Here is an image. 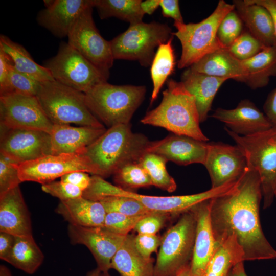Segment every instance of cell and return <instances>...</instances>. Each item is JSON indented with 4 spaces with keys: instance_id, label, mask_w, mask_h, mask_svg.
Listing matches in <instances>:
<instances>
[{
    "instance_id": "cell-32",
    "label": "cell",
    "mask_w": 276,
    "mask_h": 276,
    "mask_svg": "<svg viewBox=\"0 0 276 276\" xmlns=\"http://www.w3.org/2000/svg\"><path fill=\"white\" fill-rule=\"evenodd\" d=\"M240 262H244L241 248L233 240L226 239L219 243L202 276H228L232 267Z\"/></svg>"
},
{
    "instance_id": "cell-48",
    "label": "cell",
    "mask_w": 276,
    "mask_h": 276,
    "mask_svg": "<svg viewBox=\"0 0 276 276\" xmlns=\"http://www.w3.org/2000/svg\"><path fill=\"white\" fill-rule=\"evenodd\" d=\"M12 64L8 55L0 48V91L6 85L10 67Z\"/></svg>"
},
{
    "instance_id": "cell-23",
    "label": "cell",
    "mask_w": 276,
    "mask_h": 276,
    "mask_svg": "<svg viewBox=\"0 0 276 276\" xmlns=\"http://www.w3.org/2000/svg\"><path fill=\"white\" fill-rule=\"evenodd\" d=\"M106 130L91 126L53 125L50 133L52 154L83 153Z\"/></svg>"
},
{
    "instance_id": "cell-10",
    "label": "cell",
    "mask_w": 276,
    "mask_h": 276,
    "mask_svg": "<svg viewBox=\"0 0 276 276\" xmlns=\"http://www.w3.org/2000/svg\"><path fill=\"white\" fill-rule=\"evenodd\" d=\"M173 37L167 25L143 21L130 25L125 32L110 41L114 59L137 61L141 65H151L155 49Z\"/></svg>"
},
{
    "instance_id": "cell-3",
    "label": "cell",
    "mask_w": 276,
    "mask_h": 276,
    "mask_svg": "<svg viewBox=\"0 0 276 276\" xmlns=\"http://www.w3.org/2000/svg\"><path fill=\"white\" fill-rule=\"evenodd\" d=\"M161 102L147 112L141 120L144 124L164 128L172 133L190 136L204 142L206 137L200 127L195 99L182 83L167 80Z\"/></svg>"
},
{
    "instance_id": "cell-18",
    "label": "cell",
    "mask_w": 276,
    "mask_h": 276,
    "mask_svg": "<svg viewBox=\"0 0 276 276\" xmlns=\"http://www.w3.org/2000/svg\"><path fill=\"white\" fill-rule=\"evenodd\" d=\"M208 146L207 142L173 133L161 140L150 142L147 152L179 165L196 163L204 165Z\"/></svg>"
},
{
    "instance_id": "cell-22",
    "label": "cell",
    "mask_w": 276,
    "mask_h": 276,
    "mask_svg": "<svg viewBox=\"0 0 276 276\" xmlns=\"http://www.w3.org/2000/svg\"><path fill=\"white\" fill-rule=\"evenodd\" d=\"M0 232L33 236L30 214L19 186L0 196Z\"/></svg>"
},
{
    "instance_id": "cell-44",
    "label": "cell",
    "mask_w": 276,
    "mask_h": 276,
    "mask_svg": "<svg viewBox=\"0 0 276 276\" xmlns=\"http://www.w3.org/2000/svg\"><path fill=\"white\" fill-rule=\"evenodd\" d=\"M41 189L60 201L81 197L83 192L79 187L61 180H54L42 185Z\"/></svg>"
},
{
    "instance_id": "cell-27",
    "label": "cell",
    "mask_w": 276,
    "mask_h": 276,
    "mask_svg": "<svg viewBox=\"0 0 276 276\" xmlns=\"http://www.w3.org/2000/svg\"><path fill=\"white\" fill-rule=\"evenodd\" d=\"M191 71L205 75L243 82L244 71L241 61L227 48L210 53L193 64Z\"/></svg>"
},
{
    "instance_id": "cell-11",
    "label": "cell",
    "mask_w": 276,
    "mask_h": 276,
    "mask_svg": "<svg viewBox=\"0 0 276 276\" xmlns=\"http://www.w3.org/2000/svg\"><path fill=\"white\" fill-rule=\"evenodd\" d=\"M56 81L83 93L107 79L67 42H62L55 56L43 65Z\"/></svg>"
},
{
    "instance_id": "cell-52",
    "label": "cell",
    "mask_w": 276,
    "mask_h": 276,
    "mask_svg": "<svg viewBox=\"0 0 276 276\" xmlns=\"http://www.w3.org/2000/svg\"><path fill=\"white\" fill-rule=\"evenodd\" d=\"M160 0H146L142 1L141 8L145 14L151 15L159 6Z\"/></svg>"
},
{
    "instance_id": "cell-5",
    "label": "cell",
    "mask_w": 276,
    "mask_h": 276,
    "mask_svg": "<svg viewBox=\"0 0 276 276\" xmlns=\"http://www.w3.org/2000/svg\"><path fill=\"white\" fill-rule=\"evenodd\" d=\"M146 93L144 86L117 85L105 82L85 93V101L91 112L110 128L130 123Z\"/></svg>"
},
{
    "instance_id": "cell-9",
    "label": "cell",
    "mask_w": 276,
    "mask_h": 276,
    "mask_svg": "<svg viewBox=\"0 0 276 276\" xmlns=\"http://www.w3.org/2000/svg\"><path fill=\"white\" fill-rule=\"evenodd\" d=\"M230 137L245 154L248 166L258 173L263 209L271 206L276 189V126L249 136L239 135L225 127Z\"/></svg>"
},
{
    "instance_id": "cell-25",
    "label": "cell",
    "mask_w": 276,
    "mask_h": 276,
    "mask_svg": "<svg viewBox=\"0 0 276 276\" xmlns=\"http://www.w3.org/2000/svg\"><path fill=\"white\" fill-rule=\"evenodd\" d=\"M181 82L195 98L200 122L206 121L218 89L227 78L214 77L187 68L182 74Z\"/></svg>"
},
{
    "instance_id": "cell-21",
    "label": "cell",
    "mask_w": 276,
    "mask_h": 276,
    "mask_svg": "<svg viewBox=\"0 0 276 276\" xmlns=\"http://www.w3.org/2000/svg\"><path fill=\"white\" fill-rule=\"evenodd\" d=\"M211 200L193 208L196 229L190 270L192 276H202L205 269L219 245L213 234L210 219Z\"/></svg>"
},
{
    "instance_id": "cell-26",
    "label": "cell",
    "mask_w": 276,
    "mask_h": 276,
    "mask_svg": "<svg viewBox=\"0 0 276 276\" xmlns=\"http://www.w3.org/2000/svg\"><path fill=\"white\" fill-rule=\"evenodd\" d=\"M55 211L70 224L84 226H103L107 213L99 202L82 196L60 201Z\"/></svg>"
},
{
    "instance_id": "cell-19",
    "label": "cell",
    "mask_w": 276,
    "mask_h": 276,
    "mask_svg": "<svg viewBox=\"0 0 276 276\" xmlns=\"http://www.w3.org/2000/svg\"><path fill=\"white\" fill-rule=\"evenodd\" d=\"M45 8L36 17L39 25L58 38L68 34L82 12L93 3V0H45Z\"/></svg>"
},
{
    "instance_id": "cell-14",
    "label": "cell",
    "mask_w": 276,
    "mask_h": 276,
    "mask_svg": "<svg viewBox=\"0 0 276 276\" xmlns=\"http://www.w3.org/2000/svg\"><path fill=\"white\" fill-rule=\"evenodd\" d=\"M0 125L49 134L53 127L36 96L16 94L0 96Z\"/></svg>"
},
{
    "instance_id": "cell-15",
    "label": "cell",
    "mask_w": 276,
    "mask_h": 276,
    "mask_svg": "<svg viewBox=\"0 0 276 276\" xmlns=\"http://www.w3.org/2000/svg\"><path fill=\"white\" fill-rule=\"evenodd\" d=\"M0 154L17 164L52 154L50 134L0 125Z\"/></svg>"
},
{
    "instance_id": "cell-13",
    "label": "cell",
    "mask_w": 276,
    "mask_h": 276,
    "mask_svg": "<svg viewBox=\"0 0 276 276\" xmlns=\"http://www.w3.org/2000/svg\"><path fill=\"white\" fill-rule=\"evenodd\" d=\"M18 168L22 182L33 181L42 185L74 171L94 174L90 162L84 152L47 155L18 164Z\"/></svg>"
},
{
    "instance_id": "cell-49",
    "label": "cell",
    "mask_w": 276,
    "mask_h": 276,
    "mask_svg": "<svg viewBox=\"0 0 276 276\" xmlns=\"http://www.w3.org/2000/svg\"><path fill=\"white\" fill-rule=\"evenodd\" d=\"M263 110L272 125L276 126V88L267 96L263 105Z\"/></svg>"
},
{
    "instance_id": "cell-17",
    "label": "cell",
    "mask_w": 276,
    "mask_h": 276,
    "mask_svg": "<svg viewBox=\"0 0 276 276\" xmlns=\"http://www.w3.org/2000/svg\"><path fill=\"white\" fill-rule=\"evenodd\" d=\"M67 234L71 243L86 246L94 256L97 268L109 272L112 259L125 237L103 226L84 227L68 224Z\"/></svg>"
},
{
    "instance_id": "cell-35",
    "label": "cell",
    "mask_w": 276,
    "mask_h": 276,
    "mask_svg": "<svg viewBox=\"0 0 276 276\" xmlns=\"http://www.w3.org/2000/svg\"><path fill=\"white\" fill-rule=\"evenodd\" d=\"M167 162L159 155L147 152L139 161L149 176L152 186L171 193L176 190L177 185L167 170L166 165Z\"/></svg>"
},
{
    "instance_id": "cell-50",
    "label": "cell",
    "mask_w": 276,
    "mask_h": 276,
    "mask_svg": "<svg viewBox=\"0 0 276 276\" xmlns=\"http://www.w3.org/2000/svg\"><path fill=\"white\" fill-rule=\"evenodd\" d=\"M15 241V236L0 232V259L4 261L11 254Z\"/></svg>"
},
{
    "instance_id": "cell-43",
    "label": "cell",
    "mask_w": 276,
    "mask_h": 276,
    "mask_svg": "<svg viewBox=\"0 0 276 276\" xmlns=\"http://www.w3.org/2000/svg\"><path fill=\"white\" fill-rule=\"evenodd\" d=\"M179 216L150 212L146 214L139 221L134 230L137 234H156L172 218L178 217Z\"/></svg>"
},
{
    "instance_id": "cell-45",
    "label": "cell",
    "mask_w": 276,
    "mask_h": 276,
    "mask_svg": "<svg viewBox=\"0 0 276 276\" xmlns=\"http://www.w3.org/2000/svg\"><path fill=\"white\" fill-rule=\"evenodd\" d=\"M162 237L156 234H137L134 236L136 250L144 257L150 259L151 254L157 252L161 243Z\"/></svg>"
},
{
    "instance_id": "cell-24",
    "label": "cell",
    "mask_w": 276,
    "mask_h": 276,
    "mask_svg": "<svg viewBox=\"0 0 276 276\" xmlns=\"http://www.w3.org/2000/svg\"><path fill=\"white\" fill-rule=\"evenodd\" d=\"M235 10L248 31L265 47L276 45V34L272 16L265 7L249 0H234Z\"/></svg>"
},
{
    "instance_id": "cell-33",
    "label": "cell",
    "mask_w": 276,
    "mask_h": 276,
    "mask_svg": "<svg viewBox=\"0 0 276 276\" xmlns=\"http://www.w3.org/2000/svg\"><path fill=\"white\" fill-rule=\"evenodd\" d=\"M141 0H93L94 7L102 19L116 17L132 25L142 21L144 13Z\"/></svg>"
},
{
    "instance_id": "cell-37",
    "label": "cell",
    "mask_w": 276,
    "mask_h": 276,
    "mask_svg": "<svg viewBox=\"0 0 276 276\" xmlns=\"http://www.w3.org/2000/svg\"><path fill=\"white\" fill-rule=\"evenodd\" d=\"M41 83L18 71L12 64L7 83L5 88L0 91V96L16 94L36 97Z\"/></svg>"
},
{
    "instance_id": "cell-53",
    "label": "cell",
    "mask_w": 276,
    "mask_h": 276,
    "mask_svg": "<svg viewBox=\"0 0 276 276\" xmlns=\"http://www.w3.org/2000/svg\"><path fill=\"white\" fill-rule=\"evenodd\" d=\"M228 276H247L245 271L243 262L235 264L231 269Z\"/></svg>"
},
{
    "instance_id": "cell-55",
    "label": "cell",
    "mask_w": 276,
    "mask_h": 276,
    "mask_svg": "<svg viewBox=\"0 0 276 276\" xmlns=\"http://www.w3.org/2000/svg\"><path fill=\"white\" fill-rule=\"evenodd\" d=\"M0 276H12L10 270L5 265L0 266Z\"/></svg>"
},
{
    "instance_id": "cell-38",
    "label": "cell",
    "mask_w": 276,
    "mask_h": 276,
    "mask_svg": "<svg viewBox=\"0 0 276 276\" xmlns=\"http://www.w3.org/2000/svg\"><path fill=\"white\" fill-rule=\"evenodd\" d=\"M107 213L116 212L127 216L143 215L151 212L146 209L137 201L121 196H109L102 198L99 201Z\"/></svg>"
},
{
    "instance_id": "cell-42",
    "label": "cell",
    "mask_w": 276,
    "mask_h": 276,
    "mask_svg": "<svg viewBox=\"0 0 276 276\" xmlns=\"http://www.w3.org/2000/svg\"><path fill=\"white\" fill-rule=\"evenodd\" d=\"M18 165L0 154V196L22 182L19 177Z\"/></svg>"
},
{
    "instance_id": "cell-8",
    "label": "cell",
    "mask_w": 276,
    "mask_h": 276,
    "mask_svg": "<svg viewBox=\"0 0 276 276\" xmlns=\"http://www.w3.org/2000/svg\"><path fill=\"white\" fill-rule=\"evenodd\" d=\"M196 229V217L193 208L181 214L162 237L154 276H176L190 264Z\"/></svg>"
},
{
    "instance_id": "cell-12",
    "label": "cell",
    "mask_w": 276,
    "mask_h": 276,
    "mask_svg": "<svg viewBox=\"0 0 276 276\" xmlns=\"http://www.w3.org/2000/svg\"><path fill=\"white\" fill-rule=\"evenodd\" d=\"M94 8L93 3L77 18L68 34L67 43L108 79L114 59L110 41L101 36L95 26Z\"/></svg>"
},
{
    "instance_id": "cell-4",
    "label": "cell",
    "mask_w": 276,
    "mask_h": 276,
    "mask_svg": "<svg viewBox=\"0 0 276 276\" xmlns=\"http://www.w3.org/2000/svg\"><path fill=\"white\" fill-rule=\"evenodd\" d=\"M228 185L211 188L201 193L186 195L155 196L140 194L123 189L95 175L90 177L88 187L82 197L93 201L109 196H121L134 199L151 212H159L179 216L199 203L222 195L228 192Z\"/></svg>"
},
{
    "instance_id": "cell-36",
    "label": "cell",
    "mask_w": 276,
    "mask_h": 276,
    "mask_svg": "<svg viewBox=\"0 0 276 276\" xmlns=\"http://www.w3.org/2000/svg\"><path fill=\"white\" fill-rule=\"evenodd\" d=\"M118 187L128 191L152 186L148 173L139 162L127 164L113 174Z\"/></svg>"
},
{
    "instance_id": "cell-6",
    "label": "cell",
    "mask_w": 276,
    "mask_h": 276,
    "mask_svg": "<svg viewBox=\"0 0 276 276\" xmlns=\"http://www.w3.org/2000/svg\"><path fill=\"white\" fill-rule=\"evenodd\" d=\"M36 97L53 125L105 128L88 109L83 93L54 80L42 82Z\"/></svg>"
},
{
    "instance_id": "cell-20",
    "label": "cell",
    "mask_w": 276,
    "mask_h": 276,
    "mask_svg": "<svg viewBox=\"0 0 276 276\" xmlns=\"http://www.w3.org/2000/svg\"><path fill=\"white\" fill-rule=\"evenodd\" d=\"M211 117L223 123L232 132L243 136L267 130L273 126L265 114L248 99L241 100L233 109L218 108Z\"/></svg>"
},
{
    "instance_id": "cell-40",
    "label": "cell",
    "mask_w": 276,
    "mask_h": 276,
    "mask_svg": "<svg viewBox=\"0 0 276 276\" xmlns=\"http://www.w3.org/2000/svg\"><path fill=\"white\" fill-rule=\"evenodd\" d=\"M243 22L235 9L229 12L222 19L217 30L218 40L225 48H228L241 34Z\"/></svg>"
},
{
    "instance_id": "cell-2",
    "label": "cell",
    "mask_w": 276,
    "mask_h": 276,
    "mask_svg": "<svg viewBox=\"0 0 276 276\" xmlns=\"http://www.w3.org/2000/svg\"><path fill=\"white\" fill-rule=\"evenodd\" d=\"M150 142L144 135L133 132L130 123L118 124L106 130L84 153L93 167V175L104 178L127 164L139 162Z\"/></svg>"
},
{
    "instance_id": "cell-29",
    "label": "cell",
    "mask_w": 276,
    "mask_h": 276,
    "mask_svg": "<svg viewBox=\"0 0 276 276\" xmlns=\"http://www.w3.org/2000/svg\"><path fill=\"white\" fill-rule=\"evenodd\" d=\"M244 71L243 82L252 89L267 86L276 76V45L265 47L253 57L241 61Z\"/></svg>"
},
{
    "instance_id": "cell-34",
    "label": "cell",
    "mask_w": 276,
    "mask_h": 276,
    "mask_svg": "<svg viewBox=\"0 0 276 276\" xmlns=\"http://www.w3.org/2000/svg\"><path fill=\"white\" fill-rule=\"evenodd\" d=\"M172 39L173 37L158 47L151 64L150 74L153 83L151 104L156 99L168 77L174 70L175 59Z\"/></svg>"
},
{
    "instance_id": "cell-31",
    "label": "cell",
    "mask_w": 276,
    "mask_h": 276,
    "mask_svg": "<svg viewBox=\"0 0 276 276\" xmlns=\"http://www.w3.org/2000/svg\"><path fill=\"white\" fill-rule=\"evenodd\" d=\"M43 260L44 255L33 236H15L12 250L5 261L32 274L40 266Z\"/></svg>"
},
{
    "instance_id": "cell-7",
    "label": "cell",
    "mask_w": 276,
    "mask_h": 276,
    "mask_svg": "<svg viewBox=\"0 0 276 276\" xmlns=\"http://www.w3.org/2000/svg\"><path fill=\"white\" fill-rule=\"evenodd\" d=\"M234 9L233 4L220 0L212 13L202 21L174 23L177 31L173 35L179 39L182 49L177 64L179 69L188 68L205 55L225 48L218 39L217 30L224 17Z\"/></svg>"
},
{
    "instance_id": "cell-1",
    "label": "cell",
    "mask_w": 276,
    "mask_h": 276,
    "mask_svg": "<svg viewBox=\"0 0 276 276\" xmlns=\"http://www.w3.org/2000/svg\"><path fill=\"white\" fill-rule=\"evenodd\" d=\"M262 197L259 175L248 166L233 190L211 200V223L216 240L219 243L234 240L242 250L244 261L276 258V250L260 222Z\"/></svg>"
},
{
    "instance_id": "cell-57",
    "label": "cell",
    "mask_w": 276,
    "mask_h": 276,
    "mask_svg": "<svg viewBox=\"0 0 276 276\" xmlns=\"http://www.w3.org/2000/svg\"><path fill=\"white\" fill-rule=\"evenodd\" d=\"M103 276H111L109 272H102Z\"/></svg>"
},
{
    "instance_id": "cell-47",
    "label": "cell",
    "mask_w": 276,
    "mask_h": 276,
    "mask_svg": "<svg viewBox=\"0 0 276 276\" xmlns=\"http://www.w3.org/2000/svg\"><path fill=\"white\" fill-rule=\"evenodd\" d=\"M60 180L77 186L84 191L90 183V176L85 172L74 171L61 176Z\"/></svg>"
},
{
    "instance_id": "cell-46",
    "label": "cell",
    "mask_w": 276,
    "mask_h": 276,
    "mask_svg": "<svg viewBox=\"0 0 276 276\" xmlns=\"http://www.w3.org/2000/svg\"><path fill=\"white\" fill-rule=\"evenodd\" d=\"M159 6L162 8L163 16L173 19L174 22H184L180 12L178 1L160 0Z\"/></svg>"
},
{
    "instance_id": "cell-16",
    "label": "cell",
    "mask_w": 276,
    "mask_h": 276,
    "mask_svg": "<svg viewBox=\"0 0 276 276\" xmlns=\"http://www.w3.org/2000/svg\"><path fill=\"white\" fill-rule=\"evenodd\" d=\"M210 177L211 188L238 180L248 167L246 157L237 145L208 142L204 164Z\"/></svg>"
},
{
    "instance_id": "cell-54",
    "label": "cell",
    "mask_w": 276,
    "mask_h": 276,
    "mask_svg": "<svg viewBox=\"0 0 276 276\" xmlns=\"http://www.w3.org/2000/svg\"><path fill=\"white\" fill-rule=\"evenodd\" d=\"M176 276H192L190 270V264L182 269Z\"/></svg>"
},
{
    "instance_id": "cell-30",
    "label": "cell",
    "mask_w": 276,
    "mask_h": 276,
    "mask_svg": "<svg viewBox=\"0 0 276 276\" xmlns=\"http://www.w3.org/2000/svg\"><path fill=\"white\" fill-rule=\"evenodd\" d=\"M0 48L8 55L18 71L40 82L54 80L49 70L35 62L22 45L3 34L0 35Z\"/></svg>"
},
{
    "instance_id": "cell-56",
    "label": "cell",
    "mask_w": 276,
    "mask_h": 276,
    "mask_svg": "<svg viewBox=\"0 0 276 276\" xmlns=\"http://www.w3.org/2000/svg\"><path fill=\"white\" fill-rule=\"evenodd\" d=\"M86 276H103L102 272L99 270L98 268L90 271Z\"/></svg>"
},
{
    "instance_id": "cell-39",
    "label": "cell",
    "mask_w": 276,
    "mask_h": 276,
    "mask_svg": "<svg viewBox=\"0 0 276 276\" xmlns=\"http://www.w3.org/2000/svg\"><path fill=\"white\" fill-rule=\"evenodd\" d=\"M265 47L248 31H245L227 49L236 58L242 61L253 57Z\"/></svg>"
},
{
    "instance_id": "cell-51",
    "label": "cell",
    "mask_w": 276,
    "mask_h": 276,
    "mask_svg": "<svg viewBox=\"0 0 276 276\" xmlns=\"http://www.w3.org/2000/svg\"><path fill=\"white\" fill-rule=\"evenodd\" d=\"M249 1L267 9L272 16L276 34V0H249Z\"/></svg>"
},
{
    "instance_id": "cell-28",
    "label": "cell",
    "mask_w": 276,
    "mask_h": 276,
    "mask_svg": "<svg viewBox=\"0 0 276 276\" xmlns=\"http://www.w3.org/2000/svg\"><path fill=\"white\" fill-rule=\"evenodd\" d=\"M134 236L128 234L116 252L111 263V269L120 276H154V259L144 257L136 250Z\"/></svg>"
},
{
    "instance_id": "cell-41",
    "label": "cell",
    "mask_w": 276,
    "mask_h": 276,
    "mask_svg": "<svg viewBox=\"0 0 276 276\" xmlns=\"http://www.w3.org/2000/svg\"><path fill=\"white\" fill-rule=\"evenodd\" d=\"M145 215L133 216L116 212L107 213L104 226L116 234L126 236L134 229L137 223Z\"/></svg>"
},
{
    "instance_id": "cell-58",
    "label": "cell",
    "mask_w": 276,
    "mask_h": 276,
    "mask_svg": "<svg viewBox=\"0 0 276 276\" xmlns=\"http://www.w3.org/2000/svg\"><path fill=\"white\" fill-rule=\"evenodd\" d=\"M275 197H276V189H275Z\"/></svg>"
}]
</instances>
